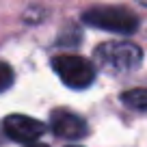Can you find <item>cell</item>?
Wrapping results in <instances>:
<instances>
[{
  "label": "cell",
  "mask_w": 147,
  "mask_h": 147,
  "mask_svg": "<svg viewBox=\"0 0 147 147\" xmlns=\"http://www.w3.org/2000/svg\"><path fill=\"white\" fill-rule=\"evenodd\" d=\"M93 59L108 74H128L143 63V50L130 41H108L95 48Z\"/></svg>",
  "instance_id": "6da1fadb"
},
{
  "label": "cell",
  "mask_w": 147,
  "mask_h": 147,
  "mask_svg": "<svg viewBox=\"0 0 147 147\" xmlns=\"http://www.w3.org/2000/svg\"><path fill=\"white\" fill-rule=\"evenodd\" d=\"M82 22L93 28L117 35H132L138 28V18L125 7H91L82 13Z\"/></svg>",
  "instance_id": "7a4b0ae2"
},
{
  "label": "cell",
  "mask_w": 147,
  "mask_h": 147,
  "mask_svg": "<svg viewBox=\"0 0 147 147\" xmlns=\"http://www.w3.org/2000/svg\"><path fill=\"white\" fill-rule=\"evenodd\" d=\"M52 69L59 74L63 84L71 89H87L95 80V67L89 59L78 54H59L52 59Z\"/></svg>",
  "instance_id": "3957f363"
},
{
  "label": "cell",
  "mask_w": 147,
  "mask_h": 147,
  "mask_svg": "<svg viewBox=\"0 0 147 147\" xmlns=\"http://www.w3.org/2000/svg\"><path fill=\"white\" fill-rule=\"evenodd\" d=\"M2 130L11 141L30 145V143H37L41 138V134L46 132V125L26 115H9L2 121Z\"/></svg>",
  "instance_id": "277c9868"
},
{
  "label": "cell",
  "mask_w": 147,
  "mask_h": 147,
  "mask_svg": "<svg viewBox=\"0 0 147 147\" xmlns=\"http://www.w3.org/2000/svg\"><path fill=\"white\" fill-rule=\"evenodd\" d=\"M50 128L56 136L67 138V141H78V138L89 134V125L76 113L69 110H54L50 115Z\"/></svg>",
  "instance_id": "5b68a950"
},
{
  "label": "cell",
  "mask_w": 147,
  "mask_h": 147,
  "mask_svg": "<svg viewBox=\"0 0 147 147\" xmlns=\"http://www.w3.org/2000/svg\"><path fill=\"white\" fill-rule=\"evenodd\" d=\"M121 102L134 110H147V89H130L121 95Z\"/></svg>",
  "instance_id": "8992f818"
},
{
  "label": "cell",
  "mask_w": 147,
  "mask_h": 147,
  "mask_svg": "<svg viewBox=\"0 0 147 147\" xmlns=\"http://www.w3.org/2000/svg\"><path fill=\"white\" fill-rule=\"evenodd\" d=\"M11 84H13V69H11L9 63L0 61V93L7 91Z\"/></svg>",
  "instance_id": "52a82bcc"
},
{
  "label": "cell",
  "mask_w": 147,
  "mask_h": 147,
  "mask_svg": "<svg viewBox=\"0 0 147 147\" xmlns=\"http://www.w3.org/2000/svg\"><path fill=\"white\" fill-rule=\"evenodd\" d=\"M26 147H48V145H43V143L37 141V143H30V145H26Z\"/></svg>",
  "instance_id": "ba28073f"
},
{
  "label": "cell",
  "mask_w": 147,
  "mask_h": 147,
  "mask_svg": "<svg viewBox=\"0 0 147 147\" xmlns=\"http://www.w3.org/2000/svg\"><path fill=\"white\" fill-rule=\"evenodd\" d=\"M138 5H143V7H147V0H136Z\"/></svg>",
  "instance_id": "9c48e42d"
},
{
  "label": "cell",
  "mask_w": 147,
  "mask_h": 147,
  "mask_svg": "<svg viewBox=\"0 0 147 147\" xmlns=\"http://www.w3.org/2000/svg\"><path fill=\"white\" fill-rule=\"evenodd\" d=\"M69 147H76V145H69Z\"/></svg>",
  "instance_id": "30bf717a"
}]
</instances>
